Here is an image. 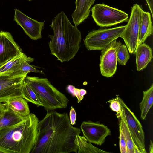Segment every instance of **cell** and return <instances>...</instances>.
<instances>
[{
	"instance_id": "5",
	"label": "cell",
	"mask_w": 153,
	"mask_h": 153,
	"mask_svg": "<svg viewBox=\"0 0 153 153\" xmlns=\"http://www.w3.org/2000/svg\"><path fill=\"white\" fill-rule=\"evenodd\" d=\"M125 27V25H122L92 31L86 36L84 44L89 50H102L120 37Z\"/></svg>"
},
{
	"instance_id": "1",
	"label": "cell",
	"mask_w": 153,
	"mask_h": 153,
	"mask_svg": "<svg viewBox=\"0 0 153 153\" xmlns=\"http://www.w3.org/2000/svg\"><path fill=\"white\" fill-rule=\"evenodd\" d=\"M81 132L71 125L67 113L47 111L39 122L37 140L30 153H77L75 139Z\"/></svg>"
},
{
	"instance_id": "18",
	"label": "cell",
	"mask_w": 153,
	"mask_h": 153,
	"mask_svg": "<svg viewBox=\"0 0 153 153\" xmlns=\"http://www.w3.org/2000/svg\"><path fill=\"white\" fill-rule=\"evenodd\" d=\"M34 60V58L28 57L22 52L0 66V74L6 72L18 71L19 70L21 65L25 62L28 61L30 63Z\"/></svg>"
},
{
	"instance_id": "6",
	"label": "cell",
	"mask_w": 153,
	"mask_h": 153,
	"mask_svg": "<svg viewBox=\"0 0 153 153\" xmlns=\"http://www.w3.org/2000/svg\"><path fill=\"white\" fill-rule=\"evenodd\" d=\"M143 11L138 4L133 5L127 24L120 37L123 39L131 54H135L138 46L140 27Z\"/></svg>"
},
{
	"instance_id": "33",
	"label": "cell",
	"mask_w": 153,
	"mask_h": 153,
	"mask_svg": "<svg viewBox=\"0 0 153 153\" xmlns=\"http://www.w3.org/2000/svg\"><path fill=\"white\" fill-rule=\"evenodd\" d=\"M28 0L29 1H31V0Z\"/></svg>"
},
{
	"instance_id": "28",
	"label": "cell",
	"mask_w": 153,
	"mask_h": 153,
	"mask_svg": "<svg viewBox=\"0 0 153 153\" xmlns=\"http://www.w3.org/2000/svg\"><path fill=\"white\" fill-rule=\"evenodd\" d=\"M119 146L121 153H128V149L126 141L122 132L120 125L119 123Z\"/></svg>"
},
{
	"instance_id": "24",
	"label": "cell",
	"mask_w": 153,
	"mask_h": 153,
	"mask_svg": "<svg viewBox=\"0 0 153 153\" xmlns=\"http://www.w3.org/2000/svg\"><path fill=\"white\" fill-rule=\"evenodd\" d=\"M116 54L119 63L122 65H125L130 58L126 46L124 44L120 45L117 49Z\"/></svg>"
},
{
	"instance_id": "31",
	"label": "cell",
	"mask_w": 153,
	"mask_h": 153,
	"mask_svg": "<svg viewBox=\"0 0 153 153\" xmlns=\"http://www.w3.org/2000/svg\"><path fill=\"white\" fill-rule=\"evenodd\" d=\"M134 153H141L138 147L134 143Z\"/></svg>"
},
{
	"instance_id": "13",
	"label": "cell",
	"mask_w": 153,
	"mask_h": 153,
	"mask_svg": "<svg viewBox=\"0 0 153 153\" xmlns=\"http://www.w3.org/2000/svg\"><path fill=\"white\" fill-rule=\"evenodd\" d=\"M22 52L10 32L0 31V66Z\"/></svg>"
},
{
	"instance_id": "11",
	"label": "cell",
	"mask_w": 153,
	"mask_h": 153,
	"mask_svg": "<svg viewBox=\"0 0 153 153\" xmlns=\"http://www.w3.org/2000/svg\"><path fill=\"white\" fill-rule=\"evenodd\" d=\"M121 44L116 39L102 50L99 66L101 73L103 76L109 77L115 73L117 61L116 50Z\"/></svg>"
},
{
	"instance_id": "19",
	"label": "cell",
	"mask_w": 153,
	"mask_h": 153,
	"mask_svg": "<svg viewBox=\"0 0 153 153\" xmlns=\"http://www.w3.org/2000/svg\"><path fill=\"white\" fill-rule=\"evenodd\" d=\"M75 142L77 146V153H109L95 146L88 141L83 136L77 135Z\"/></svg>"
},
{
	"instance_id": "7",
	"label": "cell",
	"mask_w": 153,
	"mask_h": 153,
	"mask_svg": "<svg viewBox=\"0 0 153 153\" xmlns=\"http://www.w3.org/2000/svg\"><path fill=\"white\" fill-rule=\"evenodd\" d=\"M91 11L94 20L100 27H110L128 20L126 13L104 4L95 5Z\"/></svg>"
},
{
	"instance_id": "8",
	"label": "cell",
	"mask_w": 153,
	"mask_h": 153,
	"mask_svg": "<svg viewBox=\"0 0 153 153\" xmlns=\"http://www.w3.org/2000/svg\"><path fill=\"white\" fill-rule=\"evenodd\" d=\"M28 74L19 70L0 74V102L7 99L22 97L23 83Z\"/></svg>"
},
{
	"instance_id": "4",
	"label": "cell",
	"mask_w": 153,
	"mask_h": 153,
	"mask_svg": "<svg viewBox=\"0 0 153 153\" xmlns=\"http://www.w3.org/2000/svg\"><path fill=\"white\" fill-rule=\"evenodd\" d=\"M25 79L36 93L47 111L67 107L69 100L47 78L27 76Z\"/></svg>"
},
{
	"instance_id": "9",
	"label": "cell",
	"mask_w": 153,
	"mask_h": 153,
	"mask_svg": "<svg viewBox=\"0 0 153 153\" xmlns=\"http://www.w3.org/2000/svg\"><path fill=\"white\" fill-rule=\"evenodd\" d=\"M122 110V115L125 120L134 142L141 153H146L145 144V133L142 126L136 117L118 96L116 97Z\"/></svg>"
},
{
	"instance_id": "30",
	"label": "cell",
	"mask_w": 153,
	"mask_h": 153,
	"mask_svg": "<svg viewBox=\"0 0 153 153\" xmlns=\"http://www.w3.org/2000/svg\"><path fill=\"white\" fill-rule=\"evenodd\" d=\"M7 108V103L0 102V118L3 116Z\"/></svg>"
},
{
	"instance_id": "23",
	"label": "cell",
	"mask_w": 153,
	"mask_h": 153,
	"mask_svg": "<svg viewBox=\"0 0 153 153\" xmlns=\"http://www.w3.org/2000/svg\"><path fill=\"white\" fill-rule=\"evenodd\" d=\"M120 118L119 123L126 141L128 149V153H134V143L131 134L122 114Z\"/></svg>"
},
{
	"instance_id": "29",
	"label": "cell",
	"mask_w": 153,
	"mask_h": 153,
	"mask_svg": "<svg viewBox=\"0 0 153 153\" xmlns=\"http://www.w3.org/2000/svg\"><path fill=\"white\" fill-rule=\"evenodd\" d=\"M76 114L74 108L71 106L69 112V120L72 126L76 124Z\"/></svg>"
},
{
	"instance_id": "25",
	"label": "cell",
	"mask_w": 153,
	"mask_h": 153,
	"mask_svg": "<svg viewBox=\"0 0 153 153\" xmlns=\"http://www.w3.org/2000/svg\"><path fill=\"white\" fill-rule=\"evenodd\" d=\"M68 91L73 96L76 97L77 99V102L79 103L83 99L84 96L86 94V91L83 89L75 88L73 85H69L67 87Z\"/></svg>"
},
{
	"instance_id": "32",
	"label": "cell",
	"mask_w": 153,
	"mask_h": 153,
	"mask_svg": "<svg viewBox=\"0 0 153 153\" xmlns=\"http://www.w3.org/2000/svg\"><path fill=\"white\" fill-rule=\"evenodd\" d=\"M149 150L150 153H153V143L151 140H150V144L149 147Z\"/></svg>"
},
{
	"instance_id": "16",
	"label": "cell",
	"mask_w": 153,
	"mask_h": 153,
	"mask_svg": "<svg viewBox=\"0 0 153 153\" xmlns=\"http://www.w3.org/2000/svg\"><path fill=\"white\" fill-rule=\"evenodd\" d=\"M27 102L22 96L7 99L0 102L7 103L8 108L22 117L26 116L30 113Z\"/></svg>"
},
{
	"instance_id": "20",
	"label": "cell",
	"mask_w": 153,
	"mask_h": 153,
	"mask_svg": "<svg viewBox=\"0 0 153 153\" xmlns=\"http://www.w3.org/2000/svg\"><path fill=\"white\" fill-rule=\"evenodd\" d=\"M153 103V84L147 90L143 92V97L139 104L141 111V118L143 120L146 118Z\"/></svg>"
},
{
	"instance_id": "21",
	"label": "cell",
	"mask_w": 153,
	"mask_h": 153,
	"mask_svg": "<svg viewBox=\"0 0 153 153\" xmlns=\"http://www.w3.org/2000/svg\"><path fill=\"white\" fill-rule=\"evenodd\" d=\"M25 117L16 114L8 107L3 116L0 118V129L18 123Z\"/></svg>"
},
{
	"instance_id": "12",
	"label": "cell",
	"mask_w": 153,
	"mask_h": 153,
	"mask_svg": "<svg viewBox=\"0 0 153 153\" xmlns=\"http://www.w3.org/2000/svg\"><path fill=\"white\" fill-rule=\"evenodd\" d=\"M14 11V20L22 28L26 34L33 40L41 38L45 21L40 22L32 19L18 9H15Z\"/></svg>"
},
{
	"instance_id": "14",
	"label": "cell",
	"mask_w": 153,
	"mask_h": 153,
	"mask_svg": "<svg viewBox=\"0 0 153 153\" xmlns=\"http://www.w3.org/2000/svg\"><path fill=\"white\" fill-rule=\"evenodd\" d=\"M95 0H76V8L71 16L73 22L77 26L86 19L90 15L91 7Z\"/></svg>"
},
{
	"instance_id": "15",
	"label": "cell",
	"mask_w": 153,
	"mask_h": 153,
	"mask_svg": "<svg viewBox=\"0 0 153 153\" xmlns=\"http://www.w3.org/2000/svg\"><path fill=\"white\" fill-rule=\"evenodd\" d=\"M135 54L137 70L138 71L145 68L153 58L151 48L145 43L138 46Z\"/></svg>"
},
{
	"instance_id": "27",
	"label": "cell",
	"mask_w": 153,
	"mask_h": 153,
	"mask_svg": "<svg viewBox=\"0 0 153 153\" xmlns=\"http://www.w3.org/2000/svg\"><path fill=\"white\" fill-rule=\"evenodd\" d=\"M110 104V107L111 110L117 112L116 116L117 118L120 117L122 114V110L120 104L117 98H113L107 101Z\"/></svg>"
},
{
	"instance_id": "17",
	"label": "cell",
	"mask_w": 153,
	"mask_h": 153,
	"mask_svg": "<svg viewBox=\"0 0 153 153\" xmlns=\"http://www.w3.org/2000/svg\"><path fill=\"white\" fill-rule=\"evenodd\" d=\"M153 32L151 14L149 12L143 11L140 27L138 46L143 43L148 37L152 35Z\"/></svg>"
},
{
	"instance_id": "26",
	"label": "cell",
	"mask_w": 153,
	"mask_h": 153,
	"mask_svg": "<svg viewBox=\"0 0 153 153\" xmlns=\"http://www.w3.org/2000/svg\"><path fill=\"white\" fill-rule=\"evenodd\" d=\"M30 63L28 61L24 62L21 65L19 70L22 72L28 73L30 72L39 73L45 74L42 70H40L37 69L38 67L33 65L30 64Z\"/></svg>"
},
{
	"instance_id": "2",
	"label": "cell",
	"mask_w": 153,
	"mask_h": 153,
	"mask_svg": "<svg viewBox=\"0 0 153 153\" xmlns=\"http://www.w3.org/2000/svg\"><path fill=\"white\" fill-rule=\"evenodd\" d=\"M39 121L30 113L15 125L0 129V153H30L38 134Z\"/></svg>"
},
{
	"instance_id": "22",
	"label": "cell",
	"mask_w": 153,
	"mask_h": 153,
	"mask_svg": "<svg viewBox=\"0 0 153 153\" xmlns=\"http://www.w3.org/2000/svg\"><path fill=\"white\" fill-rule=\"evenodd\" d=\"M22 97L28 102H30L37 107L43 106V104L38 95L25 79L22 86Z\"/></svg>"
},
{
	"instance_id": "3",
	"label": "cell",
	"mask_w": 153,
	"mask_h": 153,
	"mask_svg": "<svg viewBox=\"0 0 153 153\" xmlns=\"http://www.w3.org/2000/svg\"><path fill=\"white\" fill-rule=\"evenodd\" d=\"M50 26L53 31L48 43L51 54L62 63L73 59L80 47V31L71 23L64 11L57 14Z\"/></svg>"
},
{
	"instance_id": "10",
	"label": "cell",
	"mask_w": 153,
	"mask_h": 153,
	"mask_svg": "<svg viewBox=\"0 0 153 153\" xmlns=\"http://www.w3.org/2000/svg\"><path fill=\"white\" fill-rule=\"evenodd\" d=\"M80 129L88 142L99 146L103 144L106 137L111 135L110 129L99 122L84 121L81 125Z\"/></svg>"
}]
</instances>
